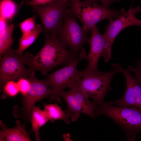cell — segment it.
<instances>
[{"instance_id": "obj_1", "label": "cell", "mask_w": 141, "mask_h": 141, "mask_svg": "<svg viewBox=\"0 0 141 141\" xmlns=\"http://www.w3.org/2000/svg\"><path fill=\"white\" fill-rule=\"evenodd\" d=\"M44 44L39 52L31 60L28 68L35 72L40 71L43 75L47 76L48 72L60 65L66 64L81 56L65 48L57 37L45 35Z\"/></svg>"}, {"instance_id": "obj_2", "label": "cell", "mask_w": 141, "mask_h": 141, "mask_svg": "<svg viewBox=\"0 0 141 141\" xmlns=\"http://www.w3.org/2000/svg\"><path fill=\"white\" fill-rule=\"evenodd\" d=\"M68 11L79 20L84 29L89 30L100 21L113 20L125 13L124 9H111L99 3L81 0L70 1Z\"/></svg>"}, {"instance_id": "obj_3", "label": "cell", "mask_w": 141, "mask_h": 141, "mask_svg": "<svg viewBox=\"0 0 141 141\" xmlns=\"http://www.w3.org/2000/svg\"><path fill=\"white\" fill-rule=\"evenodd\" d=\"M33 55L27 52L20 54L12 48L4 53L0 58V85L2 89L5 83L10 80H17L23 77L28 78L35 72L28 66Z\"/></svg>"}, {"instance_id": "obj_4", "label": "cell", "mask_w": 141, "mask_h": 141, "mask_svg": "<svg viewBox=\"0 0 141 141\" xmlns=\"http://www.w3.org/2000/svg\"><path fill=\"white\" fill-rule=\"evenodd\" d=\"M69 2L55 0L44 5L32 7L33 12L38 14L41 21L42 33L57 37L68 11Z\"/></svg>"}, {"instance_id": "obj_5", "label": "cell", "mask_w": 141, "mask_h": 141, "mask_svg": "<svg viewBox=\"0 0 141 141\" xmlns=\"http://www.w3.org/2000/svg\"><path fill=\"white\" fill-rule=\"evenodd\" d=\"M108 72L98 70L84 75L80 80L79 84L84 94L87 98H91L98 106L103 103L107 92L111 88L110 84L115 74L120 72L116 68Z\"/></svg>"}, {"instance_id": "obj_6", "label": "cell", "mask_w": 141, "mask_h": 141, "mask_svg": "<svg viewBox=\"0 0 141 141\" xmlns=\"http://www.w3.org/2000/svg\"><path fill=\"white\" fill-rule=\"evenodd\" d=\"M91 31L80 26L75 17L67 11L57 37L65 48L79 55L84 45L90 44L87 35Z\"/></svg>"}, {"instance_id": "obj_7", "label": "cell", "mask_w": 141, "mask_h": 141, "mask_svg": "<svg viewBox=\"0 0 141 141\" xmlns=\"http://www.w3.org/2000/svg\"><path fill=\"white\" fill-rule=\"evenodd\" d=\"M96 114L110 118L129 135L141 131V112L137 110L103 103L97 107Z\"/></svg>"}, {"instance_id": "obj_8", "label": "cell", "mask_w": 141, "mask_h": 141, "mask_svg": "<svg viewBox=\"0 0 141 141\" xmlns=\"http://www.w3.org/2000/svg\"><path fill=\"white\" fill-rule=\"evenodd\" d=\"M86 55V53H83L64 67L47 75V81L52 91L50 96V101L55 99L60 104L61 99L59 96V93L65 88H69L74 83L80 80L81 78L77 67L79 61L85 59Z\"/></svg>"}, {"instance_id": "obj_9", "label": "cell", "mask_w": 141, "mask_h": 141, "mask_svg": "<svg viewBox=\"0 0 141 141\" xmlns=\"http://www.w3.org/2000/svg\"><path fill=\"white\" fill-rule=\"evenodd\" d=\"M141 11L139 6L134 8L132 5L129 9L114 20L109 21V24L105 27L103 34L105 40V46L102 57L104 61L107 62L111 58V49L115 39L123 29L128 26H137L141 27V20L138 19L136 14Z\"/></svg>"}, {"instance_id": "obj_10", "label": "cell", "mask_w": 141, "mask_h": 141, "mask_svg": "<svg viewBox=\"0 0 141 141\" xmlns=\"http://www.w3.org/2000/svg\"><path fill=\"white\" fill-rule=\"evenodd\" d=\"M28 78L30 81V86L27 94L23 96L22 116L26 120L30 121L32 109L35 103L50 96L52 91L47 78L39 80L35 75Z\"/></svg>"}, {"instance_id": "obj_11", "label": "cell", "mask_w": 141, "mask_h": 141, "mask_svg": "<svg viewBox=\"0 0 141 141\" xmlns=\"http://www.w3.org/2000/svg\"><path fill=\"white\" fill-rule=\"evenodd\" d=\"M113 68H118L120 72L124 75L126 87L125 94L121 99L113 102H109L112 105L130 108L141 112V85L136 81L128 68L125 69L117 63L112 64Z\"/></svg>"}, {"instance_id": "obj_12", "label": "cell", "mask_w": 141, "mask_h": 141, "mask_svg": "<svg viewBox=\"0 0 141 141\" xmlns=\"http://www.w3.org/2000/svg\"><path fill=\"white\" fill-rule=\"evenodd\" d=\"M91 35L90 44V48L89 51L85 59L88 61V65L84 70L79 71L80 77L85 74L98 70L97 64L99 58L102 54L105 46V40L103 34L99 32L98 27L96 25L91 30Z\"/></svg>"}, {"instance_id": "obj_13", "label": "cell", "mask_w": 141, "mask_h": 141, "mask_svg": "<svg viewBox=\"0 0 141 141\" xmlns=\"http://www.w3.org/2000/svg\"><path fill=\"white\" fill-rule=\"evenodd\" d=\"M15 127L8 128L0 121L2 130L0 131V141H30V136L25 128V125L21 124L20 121H16Z\"/></svg>"}, {"instance_id": "obj_14", "label": "cell", "mask_w": 141, "mask_h": 141, "mask_svg": "<svg viewBox=\"0 0 141 141\" xmlns=\"http://www.w3.org/2000/svg\"><path fill=\"white\" fill-rule=\"evenodd\" d=\"M79 81L73 83L69 89L75 96L81 109L82 113L94 118L96 116V110L98 105L94 102L90 100L84 94L79 87Z\"/></svg>"}, {"instance_id": "obj_15", "label": "cell", "mask_w": 141, "mask_h": 141, "mask_svg": "<svg viewBox=\"0 0 141 141\" xmlns=\"http://www.w3.org/2000/svg\"><path fill=\"white\" fill-rule=\"evenodd\" d=\"M59 96L65 101L67 105L66 110L70 115V120L74 122L80 117L82 113L81 109L74 95L69 89L67 91H63L59 93Z\"/></svg>"}, {"instance_id": "obj_16", "label": "cell", "mask_w": 141, "mask_h": 141, "mask_svg": "<svg viewBox=\"0 0 141 141\" xmlns=\"http://www.w3.org/2000/svg\"><path fill=\"white\" fill-rule=\"evenodd\" d=\"M49 120V118L43 110H41L39 107L34 105L33 107L31 113V121L32 129L34 132L36 140L40 141V129Z\"/></svg>"}, {"instance_id": "obj_17", "label": "cell", "mask_w": 141, "mask_h": 141, "mask_svg": "<svg viewBox=\"0 0 141 141\" xmlns=\"http://www.w3.org/2000/svg\"><path fill=\"white\" fill-rule=\"evenodd\" d=\"M42 32V26L39 24H36L34 30L27 33L22 35L19 40L18 48L15 50V51L19 54H23L24 51L34 42Z\"/></svg>"}, {"instance_id": "obj_18", "label": "cell", "mask_w": 141, "mask_h": 141, "mask_svg": "<svg viewBox=\"0 0 141 141\" xmlns=\"http://www.w3.org/2000/svg\"><path fill=\"white\" fill-rule=\"evenodd\" d=\"M44 111L48 116L49 120L53 122L57 120H61L66 123H70V115L66 111H64L56 103L44 104Z\"/></svg>"}, {"instance_id": "obj_19", "label": "cell", "mask_w": 141, "mask_h": 141, "mask_svg": "<svg viewBox=\"0 0 141 141\" xmlns=\"http://www.w3.org/2000/svg\"><path fill=\"white\" fill-rule=\"evenodd\" d=\"M14 27V24H11L5 30L0 32V58L4 53L12 48L14 41L13 33Z\"/></svg>"}, {"instance_id": "obj_20", "label": "cell", "mask_w": 141, "mask_h": 141, "mask_svg": "<svg viewBox=\"0 0 141 141\" xmlns=\"http://www.w3.org/2000/svg\"><path fill=\"white\" fill-rule=\"evenodd\" d=\"M17 12L16 5L13 0H1L0 16L11 20Z\"/></svg>"}, {"instance_id": "obj_21", "label": "cell", "mask_w": 141, "mask_h": 141, "mask_svg": "<svg viewBox=\"0 0 141 141\" xmlns=\"http://www.w3.org/2000/svg\"><path fill=\"white\" fill-rule=\"evenodd\" d=\"M2 90L3 91L2 96V99L5 98L8 96H15L20 92L17 82L14 80H10L6 82Z\"/></svg>"}, {"instance_id": "obj_22", "label": "cell", "mask_w": 141, "mask_h": 141, "mask_svg": "<svg viewBox=\"0 0 141 141\" xmlns=\"http://www.w3.org/2000/svg\"><path fill=\"white\" fill-rule=\"evenodd\" d=\"M36 15L25 20L18 25L22 34L27 33L35 28Z\"/></svg>"}, {"instance_id": "obj_23", "label": "cell", "mask_w": 141, "mask_h": 141, "mask_svg": "<svg viewBox=\"0 0 141 141\" xmlns=\"http://www.w3.org/2000/svg\"><path fill=\"white\" fill-rule=\"evenodd\" d=\"M17 83L19 91L22 96L25 95L28 91L30 86V81L28 78H21L17 80Z\"/></svg>"}, {"instance_id": "obj_24", "label": "cell", "mask_w": 141, "mask_h": 141, "mask_svg": "<svg viewBox=\"0 0 141 141\" xmlns=\"http://www.w3.org/2000/svg\"><path fill=\"white\" fill-rule=\"evenodd\" d=\"M55 0H27V5L32 7L44 5L50 3Z\"/></svg>"}, {"instance_id": "obj_25", "label": "cell", "mask_w": 141, "mask_h": 141, "mask_svg": "<svg viewBox=\"0 0 141 141\" xmlns=\"http://www.w3.org/2000/svg\"><path fill=\"white\" fill-rule=\"evenodd\" d=\"M128 68L131 72H132L134 73L136 76V80L139 84L141 85V73L136 68L131 65H129Z\"/></svg>"}, {"instance_id": "obj_26", "label": "cell", "mask_w": 141, "mask_h": 141, "mask_svg": "<svg viewBox=\"0 0 141 141\" xmlns=\"http://www.w3.org/2000/svg\"><path fill=\"white\" fill-rule=\"evenodd\" d=\"M8 20L0 16V32L5 30L8 26Z\"/></svg>"}, {"instance_id": "obj_27", "label": "cell", "mask_w": 141, "mask_h": 141, "mask_svg": "<svg viewBox=\"0 0 141 141\" xmlns=\"http://www.w3.org/2000/svg\"><path fill=\"white\" fill-rule=\"evenodd\" d=\"M100 2L102 5L106 7H109L112 3L115 2H119L120 0H97Z\"/></svg>"}, {"instance_id": "obj_28", "label": "cell", "mask_w": 141, "mask_h": 141, "mask_svg": "<svg viewBox=\"0 0 141 141\" xmlns=\"http://www.w3.org/2000/svg\"><path fill=\"white\" fill-rule=\"evenodd\" d=\"M63 1H65L66 2H69L70 1L72 0H62ZM83 0V1H89L91 2H99L97 0Z\"/></svg>"}, {"instance_id": "obj_29", "label": "cell", "mask_w": 141, "mask_h": 141, "mask_svg": "<svg viewBox=\"0 0 141 141\" xmlns=\"http://www.w3.org/2000/svg\"><path fill=\"white\" fill-rule=\"evenodd\" d=\"M136 68L141 73V61L138 63V67Z\"/></svg>"}, {"instance_id": "obj_30", "label": "cell", "mask_w": 141, "mask_h": 141, "mask_svg": "<svg viewBox=\"0 0 141 141\" xmlns=\"http://www.w3.org/2000/svg\"><path fill=\"white\" fill-rule=\"evenodd\" d=\"M25 0H22L21 1V3L19 6V7H18V10L19 9L22 7V6L23 5L24 3V2L25 1Z\"/></svg>"}, {"instance_id": "obj_31", "label": "cell", "mask_w": 141, "mask_h": 141, "mask_svg": "<svg viewBox=\"0 0 141 141\" xmlns=\"http://www.w3.org/2000/svg\"><path fill=\"white\" fill-rule=\"evenodd\" d=\"M134 1V0H132V2H133Z\"/></svg>"}]
</instances>
